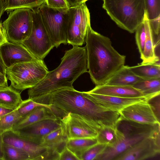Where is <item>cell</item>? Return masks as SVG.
<instances>
[{"mask_svg": "<svg viewBox=\"0 0 160 160\" xmlns=\"http://www.w3.org/2000/svg\"><path fill=\"white\" fill-rule=\"evenodd\" d=\"M37 102L50 106L58 118L71 113L82 116L98 131L115 126L121 118L119 112L102 107L87 98L83 92L74 89L58 90L37 98Z\"/></svg>", "mask_w": 160, "mask_h": 160, "instance_id": "6da1fadb", "label": "cell"}, {"mask_svg": "<svg viewBox=\"0 0 160 160\" xmlns=\"http://www.w3.org/2000/svg\"><path fill=\"white\" fill-rule=\"evenodd\" d=\"M85 42L91 80L96 86L104 84L125 65L126 56L113 48L109 38L94 31L91 26L88 28Z\"/></svg>", "mask_w": 160, "mask_h": 160, "instance_id": "7a4b0ae2", "label": "cell"}, {"mask_svg": "<svg viewBox=\"0 0 160 160\" xmlns=\"http://www.w3.org/2000/svg\"><path fill=\"white\" fill-rule=\"evenodd\" d=\"M88 70L86 46H73L65 51L56 68L49 71L41 81L29 89L28 98L34 100L60 89H74L73 82Z\"/></svg>", "mask_w": 160, "mask_h": 160, "instance_id": "3957f363", "label": "cell"}, {"mask_svg": "<svg viewBox=\"0 0 160 160\" xmlns=\"http://www.w3.org/2000/svg\"><path fill=\"white\" fill-rule=\"evenodd\" d=\"M102 8L121 28L133 33L146 14L144 0H102Z\"/></svg>", "mask_w": 160, "mask_h": 160, "instance_id": "277c9868", "label": "cell"}, {"mask_svg": "<svg viewBox=\"0 0 160 160\" xmlns=\"http://www.w3.org/2000/svg\"><path fill=\"white\" fill-rule=\"evenodd\" d=\"M49 71L43 60L18 63L6 70L10 86L20 92L36 85L46 76Z\"/></svg>", "mask_w": 160, "mask_h": 160, "instance_id": "5b68a950", "label": "cell"}, {"mask_svg": "<svg viewBox=\"0 0 160 160\" xmlns=\"http://www.w3.org/2000/svg\"><path fill=\"white\" fill-rule=\"evenodd\" d=\"M90 26V13L86 2L70 6L67 13L68 43L72 46H82Z\"/></svg>", "mask_w": 160, "mask_h": 160, "instance_id": "8992f818", "label": "cell"}, {"mask_svg": "<svg viewBox=\"0 0 160 160\" xmlns=\"http://www.w3.org/2000/svg\"><path fill=\"white\" fill-rule=\"evenodd\" d=\"M2 23L8 41L22 44L30 36L32 26V11L19 8L10 12Z\"/></svg>", "mask_w": 160, "mask_h": 160, "instance_id": "52a82bcc", "label": "cell"}, {"mask_svg": "<svg viewBox=\"0 0 160 160\" xmlns=\"http://www.w3.org/2000/svg\"><path fill=\"white\" fill-rule=\"evenodd\" d=\"M42 22L54 47L67 44L68 11L58 10L44 4L38 9Z\"/></svg>", "mask_w": 160, "mask_h": 160, "instance_id": "ba28073f", "label": "cell"}, {"mask_svg": "<svg viewBox=\"0 0 160 160\" xmlns=\"http://www.w3.org/2000/svg\"><path fill=\"white\" fill-rule=\"evenodd\" d=\"M38 9L32 11L31 33L22 44L36 59L43 60L54 46L44 26Z\"/></svg>", "mask_w": 160, "mask_h": 160, "instance_id": "9c48e42d", "label": "cell"}, {"mask_svg": "<svg viewBox=\"0 0 160 160\" xmlns=\"http://www.w3.org/2000/svg\"><path fill=\"white\" fill-rule=\"evenodd\" d=\"M2 142L24 151L30 160H59V154L53 150L22 138L11 131L1 135Z\"/></svg>", "mask_w": 160, "mask_h": 160, "instance_id": "30bf717a", "label": "cell"}, {"mask_svg": "<svg viewBox=\"0 0 160 160\" xmlns=\"http://www.w3.org/2000/svg\"><path fill=\"white\" fill-rule=\"evenodd\" d=\"M68 139L96 138L98 130L79 115L69 113L59 119Z\"/></svg>", "mask_w": 160, "mask_h": 160, "instance_id": "8fae6325", "label": "cell"}, {"mask_svg": "<svg viewBox=\"0 0 160 160\" xmlns=\"http://www.w3.org/2000/svg\"><path fill=\"white\" fill-rule=\"evenodd\" d=\"M160 151L159 132L141 140L121 154L115 160H144L155 156L159 153Z\"/></svg>", "mask_w": 160, "mask_h": 160, "instance_id": "7c38bea8", "label": "cell"}, {"mask_svg": "<svg viewBox=\"0 0 160 160\" xmlns=\"http://www.w3.org/2000/svg\"><path fill=\"white\" fill-rule=\"evenodd\" d=\"M61 126L59 119H45L11 131L22 138L40 145L45 136Z\"/></svg>", "mask_w": 160, "mask_h": 160, "instance_id": "4fadbf2b", "label": "cell"}, {"mask_svg": "<svg viewBox=\"0 0 160 160\" xmlns=\"http://www.w3.org/2000/svg\"><path fill=\"white\" fill-rule=\"evenodd\" d=\"M148 100L134 103L123 108L119 112L121 117L141 123L160 124Z\"/></svg>", "mask_w": 160, "mask_h": 160, "instance_id": "5bb4252c", "label": "cell"}, {"mask_svg": "<svg viewBox=\"0 0 160 160\" xmlns=\"http://www.w3.org/2000/svg\"><path fill=\"white\" fill-rule=\"evenodd\" d=\"M0 53L6 68L38 60L22 44L9 41L0 46Z\"/></svg>", "mask_w": 160, "mask_h": 160, "instance_id": "9a60e30c", "label": "cell"}, {"mask_svg": "<svg viewBox=\"0 0 160 160\" xmlns=\"http://www.w3.org/2000/svg\"><path fill=\"white\" fill-rule=\"evenodd\" d=\"M83 92L87 98L99 106L107 109L118 112L132 104L148 99L154 96L121 97L90 93L88 92Z\"/></svg>", "mask_w": 160, "mask_h": 160, "instance_id": "2e32d148", "label": "cell"}, {"mask_svg": "<svg viewBox=\"0 0 160 160\" xmlns=\"http://www.w3.org/2000/svg\"><path fill=\"white\" fill-rule=\"evenodd\" d=\"M87 92L89 93L98 94L127 98L152 96L157 94H145L132 86L105 84L96 86L93 89Z\"/></svg>", "mask_w": 160, "mask_h": 160, "instance_id": "e0dca14e", "label": "cell"}, {"mask_svg": "<svg viewBox=\"0 0 160 160\" xmlns=\"http://www.w3.org/2000/svg\"><path fill=\"white\" fill-rule=\"evenodd\" d=\"M58 119L52 110L45 107L38 106L21 118L15 124L11 131L20 129L44 120Z\"/></svg>", "mask_w": 160, "mask_h": 160, "instance_id": "ac0fdd59", "label": "cell"}, {"mask_svg": "<svg viewBox=\"0 0 160 160\" xmlns=\"http://www.w3.org/2000/svg\"><path fill=\"white\" fill-rule=\"evenodd\" d=\"M68 140L61 126L45 136L40 145L52 149L59 154L66 147Z\"/></svg>", "mask_w": 160, "mask_h": 160, "instance_id": "d6986e66", "label": "cell"}, {"mask_svg": "<svg viewBox=\"0 0 160 160\" xmlns=\"http://www.w3.org/2000/svg\"><path fill=\"white\" fill-rule=\"evenodd\" d=\"M142 79L131 71L129 66L124 65L114 74L105 84L132 86Z\"/></svg>", "mask_w": 160, "mask_h": 160, "instance_id": "ffe728a7", "label": "cell"}, {"mask_svg": "<svg viewBox=\"0 0 160 160\" xmlns=\"http://www.w3.org/2000/svg\"><path fill=\"white\" fill-rule=\"evenodd\" d=\"M146 37L143 51L140 55L142 63H154L160 65L159 57L157 56L155 51L153 39L148 18L146 22Z\"/></svg>", "mask_w": 160, "mask_h": 160, "instance_id": "44dd1931", "label": "cell"}, {"mask_svg": "<svg viewBox=\"0 0 160 160\" xmlns=\"http://www.w3.org/2000/svg\"><path fill=\"white\" fill-rule=\"evenodd\" d=\"M22 101L20 93L11 86L0 89V106L14 110Z\"/></svg>", "mask_w": 160, "mask_h": 160, "instance_id": "7402d4cb", "label": "cell"}, {"mask_svg": "<svg viewBox=\"0 0 160 160\" xmlns=\"http://www.w3.org/2000/svg\"><path fill=\"white\" fill-rule=\"evenodd\" d=\"M131 71L142 79L160 78V65L154 63H141L129 67Z\"/></svg>", "mask_w": 160, "mask_h": 160, "instance_id": "603a6c76", "label": "cell"}, {"mask_svg": "<svg viewBox=\"0 0 160 160\" xmlns=\"http://www.w3.org/2000/svg\"><path fill=\"white\" fill-rule=\"evenodd\" d=\"M98 143L96 138L69 139L66 142V146L80 160L85 151Z\"/></svg>", "mask_w": 160, "mask_h": 160, "instance_id": "cb8c5ba5", "label": "cell"}, {"mask_svg": "<svg viewBox=\"0 0 160 160\" xmlns=\"http://www.w3.org/2000/svg\"><path fill=\"white\" fill-rule=\"evenodd\" d=\"M98 143L113 146L120 142L122 136L115 126H107L100 129L96 138Z\"/></svg>", "mask_w": 160, "mask_h": 160, "instance_id": "d4e9b609", "label": "cell"}, {"mask_svg": "<svg viewBox=\"0 0 160 160\" xmlns=\"http://www.w3.org/2000/svg\"><path fill=\"white\" fill-rule=\"evenodd\" d=\"M132 86L147 95L160 93V78L142 79Z\"/></svg>", "mask_w": 160, "mask_h": 160, "instance_id": "484cf974", "label": "cell"}, {"mask_svg": "<svg viewBox=\"0 0 160 160\" xmlns=\"http://www.w3.org/2000/svg\"><path fill=\"white\" fill-rule=\"evenodd\" d=\"M45 0H8L5 11L8 13L19 8H27L32 11L38 8L45 3Z\"/></svg>", "mask_w": 160, "mask_h": 160, "instance_id": "4316f807", "label": "cell"}, {"mask_svg": "<svg viewBox=\"0 0 160 160\" xmlns=\"http://www.w3.org/2000/svg\"><path fill=\"white\" fill-rule=\"evenodd\" d=\"M3 160H30L26 152L2 142Z\"/></svg>", "mask_w": 160, "mask_h": 160, "instance_id": "83f0119b", "label": "cell"}, {"mask_svg": "<svg viewBox=\"0 0 160 160\" xmlns=\"http://www.w3.org/2000/svg\"><path fill=\"white\" fill-rule=\"evenodd\" d=\"M21 118L16 109L0 117V135L11 131L15 124Z\"/></svg>", "mask_w": 160, "mask_h": 160, "instance_id": "f1b7e54d", "label": "cell"}, {"mask_svg": "<svg viewBox=\"0 0 160 160\" xmlns=\"http://www.w3.org/2000/svg\"><path fill=\"white\" fill-rule=\"evenodd\" d=\"M148 17L146 14L142 22L136 28L135 32V39L139 52L141 55L142 53L146 37V22Z\"/></svg>", "mask_w": 160, "mask_h": 160, "instance_id": "f546056e", "label": "cell"}, {"mask_svg": "<svg viewBox=\"0 0 160 160\" xmlns=\"http://www.w3.org/2000/svg\"><path fill=\"white\" fill-rule=\"evenodd\" d=\"M38 106L45 107L52 110L50 106L37 102L29 98L23 100L16 109L22 118Z\"/></svg>", "mask_w": 160, "mask_h": 160, "instance_id": "4dcf8cb0", "label": "cell"}, {"mask_svg": "<svg viewBox=\"0 0 160 160\" xmlns=\"http://www.w3.org/2000/svg\"><path fill=\"white\" fill-rule=\"evenodd\" d=\"M146 12L149 20L160 17V0H144Z\"/></svg>", "mask_w": 160, "mask_h": 160, "instance_id": "1f68e13d", "label": "cell"}, {"mask_svg": "<svg viewBox=\"0 0 160 160\" xmlns=\"http://www.w3.org/2000/svg\"><path fill=\"white\" fill-rule=\"evenodd\" d=\"M105 145L98 143L88 148L82 154L80 160H95L106 148Z\"/></svg>", "mask_w": 160, "mask_h": 160, "instance_id": "d6a6232c", "label": "cell"}, {"mask_svg": "<svg viewBox=\"0 0 160 160\" xmlns=\"http://www.w3.org/2000/svg\"><path fill=\"white\" fill-rule=\"evenodd\" d=\"M160 17L154 19L149 20L155 47L160 44Z\"/></svg>", "mask_w": 160, "mask_h": 160, "instance_id": "836d02e7", "label": "cell"}, {"mask_svg": "<svg viewBox=\"0 0 160 160\" xmlns=\"http://www.w3.org/2000/svg\"><path fill=\"white\" fill-rule=\"evenodd\" d=\"M44 4L49 8L60 11H68L71 6L67 0H45Z\"/></svg>", "mask_w": 160, "mask_h": 160, "instance_id": "e575fe53", "label": "cell"}, {"mask_svg": "<svg viewBox=\"0 0 160 160\" xmlns=\"http://www.w3.org/2000/svg\"><path fill=\"white\" fill-rule=\"evenodd\" d=\"M160 94L155 95L148 99V103L151 106L156 116L159 121Z\"/></svg>", "mask_w": 160, "mask_h": 160, "instance_id": "d590c367", "label": "cell"}, {"mask_svg": "<svg viewBox=\"0 0 160 160\" xmlns=\"http://www.w3.org/2000/svg\"><path fill=\"white\" fill-rule=\"evenodd\" d=\"M79 160V159L66 147L59 154V160Z\"/></svg>", "mask_w": 160, "mask_h": 160, "instance_id": "8d00e7d4", "label": "cell"}, {"mask_svg": "<svg viewBox=\"0 0 160 160\" xmlns=\"http://www.w3.org/2000/svg\"><path fill=\"white\" fill-rule=\"evenodd\" d=\"M8 41L5 31L0 20V46Z\"/></svg>", "mask_w": 160, "mask_h": 160, "instance_id": "74e56055", "label": "cell"}, {"mask_svg": "<svg viewBox=\"0 0 160 160\" xmlns=\"http://www.w3.org/2000/svg\"><path fill=\"white\" fill-rule=\"evenodd\" d=\"M6 68L0 53V73L5 76H6Z\"/></svg>", "mask_w": 160, "mask_h": 160, "instance_id": "f35d334b", "label": "cell"}, {"mask_svg": "<svg viewBox=\"0 0 160 160\" xmlns=\"http://www.w3.org/2000/svg\"><path fill=\"white\" fill-rule=\"evenodd\" d=\"M7 80L6 76L0 73V85L8 87Z\"/></svg>", "mask_w": 160, "mask_h": 160, "instance_id": "ab89813d", "label": "cell"}, {"mask_svg": "<svg viewBox=\"0 0 160 160\" xmlns=\"http://www.w3.org/2000/svg\"><path fill=\"white\" fill-rule=\"evenodd\" d=\"M13 111V110L0 106V117L8 113Z\"/></svg>", "mask_w": 160, "mask_h": 160, "instance_id": "60d3db41", "label": "cell"}, {"mask_svg": "<svg viewBox=\"0 0 160 160\" xmlns=\"http://www.w3.org/2000/svg\"><path fill=\"white\" fill-rule=\"evenodd\" d=\"M5 7L4 0H0V20L1 16L5 11Z\"/></svg>", "mask_w": 160, "mask_h": 160, "instance_id": "b9f144b4", "label": "cell"}, {"mask_svg": "<svg viewBox=\"0 0 160 160\" xmlns=\"http://www.w3.org/2000/svg\"><path fill=\"white\" fill-rule=\"evenodd\" d=\"M70 6H74L79 4L86 2L88 0H67Z\"/></svg>", "mask_w": 160, "mask_h": 160, "instance_id": "7bdbcfd3", "label": "cell"}, {"mask_svg": "<svg viewBox=\"0 0 160 160\" xmlns=\"http://www.w3.org/2000/svg\"><path fill=\"white\" fill-rule=\"evenodd\" d=\"M3 153L2 148V141L1 135H0V160H3Z\"/></svg>", "mask_w": 160, "mask_h": 160, "instance_id": "ee69618b", "label": "cell"}, {"mask_svg": "<svg viewBox=\"0 0 160 160\" xmlns=\"http://www.w3.org/2000/svg\"><path fill=\"white\" fill-rule=\"evenodd\" d=\"M8 87H6L5 86L0 85V89H4V88H6Z\"/></svg>", "mask_w": 160, "mask_h": 160, "instance_id": "f6af8a7d", "label": "cell"}, {"mask_svg": "<svg viewBox=\"0 0 160 160\" xmlns=\"http://www.w3.org/2000/svg\"><path fill=\"white\" fill-rule=\"evenodd\" d=\"M4 1H5L6 6V5L8 3V0H4Z\"/></svg>", "mask_w": 160, "mask_h": 160, "instance_id": "bcb514c9", "label": "cell"}]
</instances>
